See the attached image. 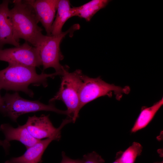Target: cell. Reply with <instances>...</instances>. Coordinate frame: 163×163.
I'll return each instance as SVG.
<instances>
[{
    "mask_svg": "<svg viewBox=\"0 0 163 163\" xmlns=\"http://www.w3.org/2000/svg\"><path fill=\"white\" fill-rule=\"evenodd\" d=\"M0 146H2L4 148L5 151L6 150V148L3 140L0 139Z\"/></svg>",
    "mask_w": 163,
    "mask_h": 163,
    "instance_id": "20",
    "label": "cell"
},
{
    "mask_svg": "<svg viewBox=\"0 0 163 163\" xmlns=\"http://www.w3.org/2000/svg\"><path fill=\"white\" fill-rule=\"evenodd\" d=\"M27 1L32 6L38 21L44 27L46 35L51 36L59 0Z\"/></svg>",
    "mask_w": 163,
    "mask_h": 163,
    "instance_id": "9",
    "label": "cell"
},
{
    "mask_svg": "<svg viewBox=\"0 0 163 163\" xmlns=\"http://www.w3.org/2000/svg\"><path fill=\"white\" fill-rule=\"evenodd\" d=\"M73 16L74 14L70 1L68 0H59L56 14L52 27L51 35H57L62 33L65 23L69 18Z\"/></svg>",
    "mask_w": 163,
    "mask_h": 163,
    "instance_id": "13",
    "label": "cell"
},
{
    "mask_svg": "<svg viewBox=\"0 0 163 163\" xmlns=\"http://www.w3.org/2000/svg\"><path fill=\"white\" fill-rule=\"evenodd\" d=\"M62 159L60 163H81V160H74L67 156L64 152H62Z\"/></svg>",
    "mask_w": 163,
    "mask_h": 163,
    "instance_id": "18",
    "label": "cell"
},
{
    "mask_svg": "<svg viewBox=\"0 0 163 163\" xmlns=\"http://www.w3.org/2000/svg\"><path fill=\"white\" fill-rule=\"evenodd\" d=\"M142 147L139 143L134 142L123 152H121L117 160L120 163H134L136 158L139 155Z\"/></svg>",
    "mask_w": 163,
    "mask_h": 163,
    "instance_id": "16",
    "label": "cell"
},
{
    "mask_svg": "<svg viewBox=\"0 0 163 163\" xmlns=\"http://www.w3.org/2000/svg\"><path fill=\"white\" fill-rule=\"evenodd\" d=\"M10 9L14 35L18 42L23 39L35 47L43 34L32 6L27 0L13 1Z\"/></svg>",
    "mask_w": 163,
    "mask_h": 163,
    "instance_id": "2",
    "label": "cell"
},
{
    "mask_svg": "<svg viewBox=\"0 0 163 163\" xmlns=\"http://www.w3.org/2000/svg\"><path fill=\"white\" fill-rule=\"evenodd\" d=\"M0 5H1V4L0 3Z\"/></svg>",
    "mask_w": 163,
    "mask_h": 163,
    "instance_id": "23",
    "label": "cell"
},
{
    "mask_svg": "<svg viewBox=\"0 0 163 163\" xmlns=\"http://www.w3.org/2000/svg\"><path fill=\"white\" fill-rule=\"evenodd\" d=\"M81 163H104V161L95 152L85 155L81 160Z\"/></svg>",
    "mask_w": 163,
    "mask_h": 163,
    "instance_id": "17",
    "label": "cell"
},
{
    "mask_svg": "<svg viewBox=\"0 0 163 163\" xmlns=\"http://www.w3.org/2000/svg\"><path fill=\"white\" fill-rule=\"evenodd\" d=\"M79 28V25L76 24L59 34L41 36L35 47L38 50L43 70L53 68L56 72H62L64 66L60 61L63 59L64 56L60 50V43L66 35L69 34L73 35L74 32Z\"/></svg>",
    "mask_w": 163,
    "mask_h": 163,
    "instance_id": "4",
    "label": "cell"
},
{
    "mask_svg": "<svg viewBox=\"0 0 163 163\" xmlns=\"http://www.w3.org/2000/svg\"><path fill=\"white\" fill-rule=\"evenodd\" d=\"M113 163H120L117 160H116Z\"/></svg>",
    "mask_w": 163,
    "mask_h": 163,
    "instance_id": "21",
    "label": "cell"
},
{
    "mask_svg": "<svg viewBox=\"0 0 163 163\" xmlns=\"http://www.w3.org/2000/svg\"><path fill=\"white\" fill-rule=\"evenodd\" d=\"M62 72H55L52 74L42 72L38 74L35 67L9 63L6 68L0 70V89L21 91L32 97L34 93L29 89L30 85L37 86L42 85L46 87L48 85V78L62 75Z\"/></svg>",
    "mask_w": 163,
    "mask_h": 163,
    "instance_id": "1",
    "label": "cell"
},
{
    "mask_svg": "<svg viewBox=\"0 0 163 163\" xmlns=\"http://www.w3.org/2000/svg\"><path fill=\"white\" fill-rule=\"evenodd\" d=\"M10 1L4 0L0 6V49L6 44L18 46L20 45L15 39L9 8Z\"/></svg>",
    "mask_w": 163,
    "mask_h": 163,
    "instance_id": "10",
    "label": "cell"
},
{
    "mask_svg": "<svg viewBox=\"0 0 163 163\" xmlns=\"http://www.w3.org/2000/svg\"><path fill=\"white\" fill-rule=\"evenodd\" d=\"M163 104V97L149 107L142 108L131 129V133H135L145 128L150 122Z\"/></svg>",
    "mask_w": 163,
    "mask_h": 163,
    "instance_id": "15",
    "label": "cell"
},
{
    "mask_svg": "<svg viewBox=\"0 0 163 163\" xmlns=\"http://www.w3.org/2000/svg\"><path fill=\"white\" fill-rule=\"evenodd\" d=\"M109 0H92L83 5L72 8L74 16L90 21L99 10L104 8L110 1Z\"/></svg>",
    "mask_w": 163,
    "mask_h": 163,
    "instance_id": "14",
    "label": "cell"
},
{
    "mask_svg": "<svg viewBox=\"0 0 163 163\" xmlns=\"http://www.w3.org/2000/svg\"><path fill=\"white\" fill-rule=\"evenodd\" d=\"M0 131L5 136V139L3 141L6 153L8 152L10 146L9 142L11 141H18L27 149L40 140L35 139L30 134L25 124L14 128L9 124H2L0 126Z\"/></svg>",
    "mask_w": 163,
    "mask_h": 163,
    "instance_id": "11",
    "label": "cell"
},
{
    "mask_svg": "<svg viewBox=\"0 0 163 163\" xmlns=\"http://www.w3.org/2000/svg\"><path fill=\"white\" fill-rule=\"evenodd\" d=\"M68 67L64 66L62 81L59 91L49 101L50 103L56 100L63 101L67 108V117L74 123L80 111V94L83 83V74L80 69L69 72Z\"/></svg>",
    "mask_w": 163,
    "mask_h": 163,
    "instance_id": "3",
    "label": "cell"
},
{
    "mask_svg": "<svg viewBox=\"0 0 163 163\" xmlns=\"http://www.w3.org/2000/svg\"><path fill=\"white\" fill-rule=\"evenodd\" d=\"M162 163V162H160V163Z\"/></svg>",
    "mask_w": 163,
    "mask_h": 163,
    "instance_id": "22",
    "label": "cell"
},
{
    "mask_svg": "<svg viewBox=\"0 0 163 163\" xmlns=\"http://www.w3.org/2000/svg\"><path fill=\"white\" fill-rule=\"evenodd\" d=\"M0 112L5 115V105L3 97L1 96L0 93Z\"/></svg>",
    "mask_w": 163,
    "mask_h": 163,
    "instance_id": "19",
    "label": "cell"
},
{
    "mask_svg": "<svg viewBox=\"0 0 163 163\" xmlns=\"http://www.w3.org/2000/svg\"><path fill=\"white\" fill-rule=\"evenodd\" d=\"M49 115L42 114L39 117L35 115L29 117L25 125L30 134L38 140L61 135V130L66 124L72 122L67 118L59 127H54L49 117Z\"/></svg>",
    "mask_w": 163,
    "mask_h": 163,
    "instance_id": "8",
    "label": "cell"
},
{
    "mask_svg": "<svg viewBox=\"0 0 163 163\" xmlns=\"http://www.w3.org/2000/svg\"><path fill=\"white\" fill-rule=\"evenodd\" d=\"M61 135H58L40 140L27 149L21 156L12 158L4 163H40L42 161L43 154L50 144L53 140L59 141Z\"/></svg>",
    "mask_w": 163,
    "mask_h": 163,
    "instance_id": "12",
    "label": "cell"
},
{
    "mask_svg": "<svg viewBox=\"0 0 163 163\" xmlns=\"http://www.w3.org/2000/svg\"><path fill=\"white\" fill-rule=\"evenodd\" d=\"M0 61L35 68L42 66L37 49L26 41L19 46L0 49Z\"/></svg>",
    "mask_w": 163,
    "mask_h": 163,
    "instance_id": "7",
    "label": "cell"
},
{
    "mask_svg": "<svg viewBox=\"0 0 163 163\" xmlns=\"http://www.w3.org/2000/svg\"><path fill=\"white\" fill-rule=\"evenodd\" d=\"M5 105V116L16 122L20 116L27 113L41 111H50L67 115V110L57 109L53 103L44 104L39 101H31L21 97L17 92L6 93L2 97Z\"/></svg>",
    "mask_w": 163,
    "mask_h": 163,
    "instance_id": "5",
    "label": "cell"
},
{
    "mask_svg": "<svg viewBox=\"0 0 163 163\" xmlns=\"http://www.w3.org/2000/svg\"><path fill=\"white\" fill-rule=\"evenodd\" d=\"M129 91L128 87L123 88L108 83L100 76L93 78L84 74L80 94L79 110L85 104L100 97H111L113 92L119 100L123 94H128Z\"/></svg>",
    "mask_w": 163,
    "mask_h": 163,
    "instance_id": "6",
    "label": "cell"
}]
</instances>
